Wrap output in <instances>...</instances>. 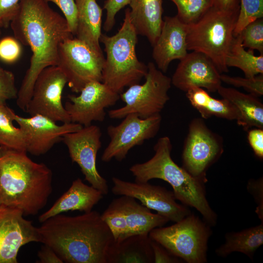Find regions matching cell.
<instances>
[{"mask_svg":"<svg viewBox=\"0 0 263 263\" xmlns=\"http://www.w3.org/2000/svg\"><path fill=\"white\" fill-rule=\"evenodd\" d=\"M10 25L14 37L32 52L16 98L17 105L24 111L38 75L45 68L56 65L59 44L74 36L65 18L45 0H20Z\"/></svg>","mask_w":263,"mask_h":263,"instance_id":"1","label":"cell"},{"mask_svg":"<svg viewBox=\"0 0 263 263\" xmlns=\"http://www.w3.org/2000/svg\"><path fill=\"white\" fill-rule=\"evenodd\" d=\"M40 243L50 247L68 263H107L112 233L97 211L76 216L62 213L38 227Z\"/></svg>","mask_w":263,"mask_h":263,"instance_id":"2","label":"cell"},{"mask_svg":"<svg viewBox=\"0 0 263 263\" xmlns=\"http://www.w3.org/2000/svg\"><path fill=\"white\" fill-rule=\"evenodd\" d=\"M52 180L46 164L33 161L25 151L0 146V204L36 215L47 203Z\"/></svg>","mask_w":263,"mask_h":263,"instance_id":"3","label":"cell"},{"mask_svg":"<svg viewBox=\"0 0 263 263\" xmlns=\"http://www.w3.org/2000/svg\"><path fill=\"white\" fill-rule=\"evenodd\" d=\"M172 144L167 136L159 138L153 147L154 154L149 160L133 165L130 171L135 181L145 183L153 179L166 181L173 188L176 200L195 208L209 225H214L217 215L206 197L205 183L192 176L177 165L171 156Z\"/></svg>","mask_w":263,"mask_h":263,"instance_id":"4","label":"cell"},{"mask_svg":"<svg viewBox=\"0 0 263 263\" xmlns=\"http://www.w3.org/2000/svg\"><path fill=\"white\" fill-rule=\"evenodd\" d=\"M137 35L128 8L118 32L112 36L102 34L100 38L106 55L102 82L119 94L125 88L139 83L148 71L147 65L137 57Z\"/></svg>","mask_w":263,"mask_h":263,"instance_id":"5","label":"cell"},{"mask_svg":"<svg viewBox=\"0 0 263 263\" xmlns=\"http://www.w3.org/2000/svg\"><path fill=\"white\" fill-rule=\"evenodd\" d=\"M239 11L213 6L197 22L187 25L188 50L206 55L221 74L228 72L226 60L234 38Z\"/></svg>","mask_w":263,"mask_h":263,"instance_id":"6","label":"cell"},{"mask_svg":"<svg viewBox=\"0 0 263 263\" xmlns=\"http://www.w3.org/2000/svg\"><path fill=\"white\" fill-rule=\"evenodd\" d=\"M207 225L190 213L171 225L153 229L149 236L188 263H205L207 262V243L211 235Z\"/></svg>","mask_w":263,"mask_h":263,"instance_id":"7","label":"cell"},{"mask_svg":"<svg viewBox=\"0 0 263 263\" xmlns=\"http://www.w3.org/2000/svg\"><path fill=\"white\" fill-rule=\"evenodd\" d=\"M147 67L145 82L132 85L119 94L125 105L109 111L111 118L122 119L129 114L135 113L145 119L160 114L169 99L168 92L172 84L171 78L152 62Z\"/></svg>","mask_w":263,"mask_h":263,"instance_id":"8","label":"cell"},{"mask_svg":"<svg viewBox=\"0 0 263 263\" xmlns=\"http://www.w3.org/2000/svg\"><path fill=\"white\" fill-rule=\"evenodd\" d=\"M101 216L109 227L114 241L135 235H149L153 229L169 221L157 213H152L134 198L126 195L113 200Z\"/></svg>","mask_w":263,"mask_h":263,"instance_id":"9","label":"cell"},{"mask_svg":"<svg viewBox=\"0 0 263 263\" xmlns=\"http://www.w3.org/2000/svg\"><path fill=\"white\" fill-rule=\"evenodd\" d=\"M104 59L103 53L73 38L59 44L56 66L65 74L71 91L79 93L87 83L102 82Z\"/></svg>","mask_w":263,"mask_h":263,"instance_id":"10","label":"cell"},{"mask_svg":"<svg viewBox=\"0 0 263 263\" xmlns=\"http://www.w3.org/2000/svg\"><path fill=\"white\" fill-rule=\"evenodd\" d=\"M222 138L211 131L201 118L192 120L185 140L182 167L192 176L205 183L206 173L223 152Z\"/></svg>","mask_w":263,"mask_h":263,"instance_id":"11","label":"cell"},{"mask_svg":"<svg viewBox=\"0 0 263 263\" xmlns=\"http://www.w3.org/2000/svg\"><path fill=\"white\" fill-rule=\"evenodd\" d=\"M122 119L118 125L107 128L110 141L102 154L101 160L104 162L113 159L119 162L125 159L130 150L156 136L162 121L160 114L143 119L130 113Z\"/></svg>","mask_w":263,"mask_h":263,"instance_id":"12","label":"cell"},{"mask_svg":"<svg viewBox=\"0 0 263 263\" xmlns=\"http://www.w3.org/2000/svg\"><path fill=\"white\" fill-rule=\"evenodd\" d=\"M67 79L56 65L44 69L36 79L31 97L24 112L30 116L41 114L55 122H71L62 102Z\"/></svg>","mask_w":263,"mask_h":263,"instance_id":"13","label":"cell"},{"mask_svg":"<svg viewBox=\"0 0 263 263\" xmlns=\"http://www.w3.org/2000/svg\"><path fill=\"white\" fill-rule=\"evenodd\" d=\"M101 136L100 128L91 124L64 134L61 141L67 147L72 161L79 167L85 180L106 195L109 192L107 182L96 167L97 154L102 146Z\"/></svg>","mask_w":263,"mask_h":263,"instance_id":"14","label":"cell"},{"mask_svg":"<svg viewBox=\"0 0 263 263\" xmlns=\"http://www.w3.org/2000/svg\"><path fill=\"white\" fill-rule=\"evenodd\" d=\"M112 180L113 194L133 197L169 221L176 223L191 213L186 206L176 202L173 191L164 187L151 185L149 182H132L116 177Z\"/></svg>","mask_w":263,"mask_h":263,"instance_id":"15","label":"cell"},{"mask_svg":"<svg viewBox=\"0 0 263 263\" xmlns=\"http://www.w3.org/2000/svg\"><path fill=\"white\" fill-rule=\"evenodd\" d=\"M78 95L70 94L64 105L71 122L88 126L105 120V109L120 99L119 94L100 81L87 83Z\"/></svg>","mask_w":263,"mask_h":263,"instance_id":"16","label":"cell"},{"mask_svg":"<svg viewBox=\"0 0 263 263\" xmlns=\"http://www.w3.org/2000/svg\"><path fill=\"white\" fill-rule=\"evenodd\" d=\"M17 208L0 204V263H17L20 248L40 242L38 227Z\"/></svg>","mask_w":263,"mask_h":263,"instance_id":"17","label":"cell"},{"mask_svg":"<svg viewBox=\"0 0 263 263\" xmlns=\"http://www.w3.org/2000/svg\"><path fill=\"white\" fill-rule=\"evenodd\" d=\"M14 121L24 132L27 152L35 156L46 153L61 140L64 134L77 131L83 127L73 122L58 125L41 114L24 117L16 114Z\"/></svg>","mask_w":263,"mask_h":263,"instance_id":"18","label":"cell"},{"mask_svg":"<svg viewBox=\"0 0 263 263\" xmlns=\"http://www.w3.org/2000/svg\"><path fill=\"white\" fill-rule=\"evenodd\" d=\"M171 84L186 92L193 87L217 92L222 85L221 73L213 62L204 54L192 51L182 59L172 75Z\"/></svg>","mask_w":263,"mask_h":263,"instance_id":"19","label":"cell"},{"mask_svg":"<svg viewBox=\"0 0 263 263\" xmlns=\"http://www.w3.org/2000/svg\"><path fill=\"white\" fill-rule=\"evenodd\" d=\"M187 31V25L176 15L164 17L160 34L152 46V57L163 73L167 72L171 61L181 60L188 53Z\"/></svg>","mask_w":263,"mask_h":263,"instance_id":"20","label":"cell"},{"mask_svg":"<svg viewBox=\"0 0 263 263\" xmlns=\"http://www.w3.org/2000/svg\"><path fill=\"white\" fill-rule=\"evenodd\" d=\"M103 196L98 190L77 178L49 209L39 216L38 221L42 223L51 217L69 211L89 212Z\"/></svg>","mask_w":263,"mask_h":263,"instance_id":"21","label":"cell"},{"mask_svg":"<svg viewBox=\"0 0 263 263\" xmlns=\"http://www.w3.org/2000/svg\"><path fill=\"white\" fill-rule=\"evenodd\" d=\"M163 0H131L130 17L137 35L147 38L152 46L163 21Z\"/></svg>","mask_w":263,"mask_h":263,"instance_id":"22","label":"cell"},{"mask_svg":"<svg viewBox=\"0 0 263 263\" xmlns=\"http://www.w3.org/2000/svg\"><path fill=\"white\" fill-rule=\"evenodd\" d=\"M77 10L76 38L97 52L102 34V9L96 0H75Z\"/></svg>","mask_w":263,"mask_h":263,"instance_id":"23","label":"cell"},{"mask_svg":"<svg viewBox=\"0 0 263 263\" xmlns=\"http://www.w3.org/2000/svg\"><path fill=\"white\" fill-rule=\"evenodd\" d=\"M152 263L153 255L149 235L129 236L110 245L107 263Z\"/></svg>","mask_w":263,"mask_h":263,"instance_id":"24","label":"cell"},{"mask_svg":"<svg viewBox=\"0 0 263 263\" xmlns=\"http://www.w3.org/2000/svg\"><path fill=\"white\" fill-rule=\"evenodd\" d=\"M217 92L237 109L239 116L237 123L244 131L253 127L263 129V104L257 97L222 85Z\"/></svg>","mask_w":263,"mask_h":263,"instance_id":"25","label":"cell"},{"mask_svg":"<svg viewBox=\"0 0 263 263\" xmlns=\"http://www.w3.org/2000/svg\"><path fill=\"white\" fill-rule=\"evenodd\" d=\"M186 96L203 118L215 116L228 120H237L239 117V112L232 103L223 98L219 99L212 97L202 88L189 89L186 92Z\"/></svg>","mask_w":263,"mask_h":263,"instance_id":"26","label":"cell"},{"mask_svg":"<svg viewBox=\"0 0 263 263\" xmlns=\"http://www.w3.org/2000/svg\"><path fill=\"white\" fill-rule=\"evenodd\" d=\"M225 240L215 251L218 256L225 257L233 252H239L252 258L263 243V222L240 231L227 233Z\"/></svg>","mask_w":263,"mask_h":263,"instance_id":"27","label":"cell"},{"mask_svg":"<svg viewBox=\"0 0 263 263\" xmlns=\"http://www.w3.org/2000/svg\"><path fill=\"white\" fill-rule=\"evenodd\" d=\"M226 64L227 67H234L241 69L245 77L253 78L259 74H263V55L257 56L253 50L246 51L239 35L233 38Z\"/></svg>","mask_w":263,"mask_h":263,"instance_id":"28","label":"cell"},{"mask_svg":"<svg viewBox=\"0 0 263 263\" xmlns=\"http://www.w3.org/2000/svg\"><path fill=\"white\" fill-rule=\"evenodd\" d=\"M15 114L6 103H0V146L27 152L24 132L13 124Z\"/></svg>","mask_w":263,"mask_h":263,"instance_id":"29","label":"cell"},{"mask_svg":"<svg viewBox=\"0 0 263 263\" xmlns=\"http://www.w3.org/2000/svg\"><path fill=\"white\" fill-rule=\"evenodd\" d=\"M177 9L176 16L185 24L197 22L214 6L213 0H169Z\"/></svg>","mask_w":263,"mask_h":263,"instance_id":"30","label":"cell"},{"mask_svg":"<svg viewBox=\"0 0 263 263\" xmlns=\"http://www.w3.org/2000/svg\"><path fill=\"white\" fill-rule=\"evenodd\" d=\"M263 17V0H240L234 37L238 35L248 24Z\"/></svg>","mask_w":263,"mask_h":263,"instance_id":"31","label":"cell"},{"mask_svg":"<svg viewBox=\"0 0 263 263\" xmlns=\"http://www.w3.org/2000/svg\"><path fill=\"white\" fill-rule=\"evenodd\" d=\"M244 48L257 50L263 55V19L260 18L248 24L238 35Z\"/></svg>","mask_w":263,"mask_h":263,"instance_id":"32","label":"cell"},{"mask_svg":"<svg viewBox=\"0 0 263 263\" xmlns=\"http://www.w3.org/2000/svg\"><path fill=\"white\" fill-rule=\"evenodd\" d=\"M221 79L227 84L236 87H242L249 94L256 97L263 94V74H259L253 78L231 76L221 74Z\"/></svg>","mask_w":263,"mask_h":263,"instance_id":"33","label":"cell"},{"mask_svg":"<svg viewBox=\"0 0 263 263\" xmlns=\"http://www.w3.org/2000/svg\"><path fill=\"white\" fill-rule=\"evenodd\" d=\"M21 54L20 43L15 38L5 37L0 39V60L7 64L16 62Z\"/></svg>","mask_w":263,"mask_h":263,"instance_id":"34","label":"cell"},{"mask_svg":"<svg viewBox=\"0 0 263 263\" xmlns=\"http://www.w3.org/2000/svg\"><path fill=\"white\" fill-rule=\"evenodd\" d=\"M18 91L15 85V76L8 70L0 75V103L17 98Z\"/></svg>","mask_w":263,"mask_h":263,"instance_id":"35","label":"cell"},{"mask_svg":"<svg viewBox=\"0 0 263 263\" xmlns=\"http://www.w3.org/2000/svg\"><path fill=\"white\" fill-rule=\"evenodd\" d=\"M55 3L61 10L69 29L74 36L76 28L77 10L75 0H45Z\"/></svg>","mask_w":263,"mask_h":263,"instance_id":"36","label":"cell"},{"mask_svg":"<svg viewBox=\"0 0 263 263\" xmlns=\"http://www.w3.org/2000/svg\"><path fill=\"white\" fill-rule=\"evenodd\" d=\"M131 0H106L103 8L106 11V17L103 29L106 32L110 31L115 22L117 13L123 8L129 5Z\"/></svg>","mask_w":263,"mask_h":263,"instance_id":"37","label":"cell"},{"mask_svg":"<svg viewBox=\"0 0 263 263\" xmlns=\"http://www.w3.org/2000/svg\"><path fill=\"white\" fill-rule=\"evenodd\" d=\"M20 0H0V23L7 28L15 16Z\"/></svg>","mask_w":263,"mask_h":263,"instance_id":"38","label":"cell"},{"mask_svg":"<svg viewBox=\"0 0 263 263\" xmlns=\"http://www.w3.org/2000/svg\"><path fill=\"white\" fill-rule=\"evenodd\" d=\"M248 191L253 196L257 204L256 212L259 218L263 222V178L251 180L247 185Z\"/></svg>","mask_w":263,"mask_h":263,"instance_id":"39","label":"cell"},{"mask_svg":"<svg viewBox=\"0 0 263 263\" xmlns=\"http://www.w3.org/2000/svg\"><path fill=\"white\" fill-rule=\"evenodd\" d=\"M150 244L155 263H178L181 259L170 253L167 249L154 240L150 239Z\"/></svg>","mask_w":263,"mask_h":263,"instance_id":"40","label":"cell"},{"mask_svg":"<svg viewBox=\"0 0 263 263\" xmlns=\"http://www.w3.org/2000/svg\"><path fill=\"white\" fill-rule=\"evenodd\" d=\"M247 140L254 154L260 159L263 158V130L255 128L249 130Z\"/></svg>","mask_w":263,"mask_h":263,"instance_id":"41","label":"cell"},{"mask_svg":"<svg viewBox=\"0 0 263 263\" xmlns=\"http://www.w3.org/2000/svg\"><path fill=\"white\" fill-rule=\"evenodd\" d=\"M38 260L40 263H63L62 259L49 246L44 244L38 251Z\"/></svg>","mask_w":263,"mask_h":263,"instance_id":"42","label":"cell"},{"mask_svg":"<svg viewBox=\"0 0 263 263\" xmlns=\"http://www.w3.org/2000/svg\"><path fill=\"white\" fill-rule=\"evenodd\" d=\"M214 7L225 11H238L240 8V0H213Z\"/></svg>","mask_w":263,"mask_h":263,"instance_id":"43","label":"cell"},{"mask_svg":"<svg viewBox=\"0 0 263 263\" xmlns=\"http://www.w3.org/2000/svg\"><path fill=\"white\" fill-rule=\"evenodd\" d=\"M6 71V70L3 69L0 66V75L3 74Z\"/></svg>","mask_w":263,"mask_h":263,"instance_id":"44","label":"cell"},{"mask_svg":"<svg viewBox=\"0 0 263 263\" xmlns=\"http://www.w3.org/2000/svg\"><path fill=\"white\" fill-rule=\"evenodd\" d=\"M1 28V25H0V37L1 34V29H0Z\"/></svg>","mask_w":263,"mask_h":263,"instance_id":"45","label":"cell"}]
</instances>
